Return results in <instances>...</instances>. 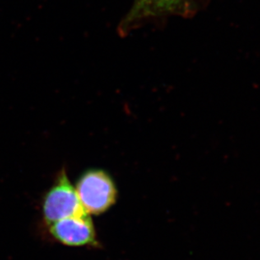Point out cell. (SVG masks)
Returning <instances> with one entry per match:
<instances>
[{"label":"cell","instance_id":"cell-1","mask_svg":"<svg viewBox=\"0 0 260 260\" xmlns=\"http://www.w3.org/2000/svg\"><path fill=\"white\" fill-rule=\"evenodd\" d=\"M83 209L87 214L100 215L116 203L118 191L113 178L103 170L83 173L75 188Z\"/></svg>","mask_w":260,"mask_h":260},{"label":"cell","instance_id":"cell-2","mask_svg":"<svg viewBox=\"0 0 260 260\" xmlns=\"http://www.w3.org/2000/svg\"><path fill=\"white\" fill-rule=\"evenodd\" d=\"M42 213L48 225L65 218L87 214L64 170L58 173L53 185L44 195Z\"/></svg>","mask_w":260,"mask_h":260},{"label":"cell","instance_id":"cell-3","mask_svg":"<svg viewBox=\"0 0 260 260\" xmlns=\"http://www.w3.org/2000/svg\"><path fill=\"white\" fill-rule=\"evenodd\" d=\"M48 225L52 238L63 245L70 247L98 245L95 228L88 214L65 218Z\"/></svg>","mask_w":260,"mask_h":260},{"label":"cell","instance_id":"cell-4","mask_svg":"<svg viewBox=\"0 0 260 260\" xmlns=\"http://www.w3.org/2000/svg\"><path fill=\"white\" fill-rule=\"evenodd\" d=\"M191 0H135L124 24L129 26L158 15L184 14L189 10Z\"/></svg>","mask_w":260,"mask_h":260}]
</instances>
